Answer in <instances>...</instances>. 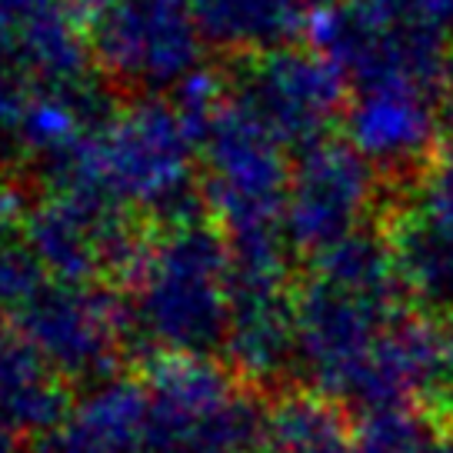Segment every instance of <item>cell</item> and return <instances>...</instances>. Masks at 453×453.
Returning a JSON list of instances; mask_svg holds the SVG:
<instances>
[{"instance_id":"cell-1","label":"cell","mask_w":453,"mask_h":453,"mask_svg":"<svg viewBox=\"0 0 453 453\" xmlns=\"http://www.w3.org/2000/svg\"><path fill=\"white\" fill-rule=\"evenodd\" d=\"M120 307L134 337L164 357H203L226 340L230 243L194 220L173 224L130 257Z\"/></svg>"},{"instance_id":"cell-2","label":"cell","mask_w":453,"mask_h":453,"mask_svg":"<svg viewBox=\"0 0 453 453\" xmlns=\"http://www.w3.org/2000/svg\"><path fill=\"white\" fill-rule=\"evenodd\" d=\"M194 143L200 137L180 107L147 100L120 117H107L54 177L107 194L117 203L150 207L167 224L194 220L200 217L190 173Z\"/></svg>"},{"instance_id":"cell-3","label":"cell","mask_w":453,"mask_h":453,"mask_svg":"<svg viewBox=\"0 0 453 453\" xmlns=\"http://www.w3.org/2000/svg\"><path fill=\"white\" fill-rule=\"evenodd\" d=\"M260 396L207 357H164L143 387L141 453H254L267 437Z\"/></svg>"},{"instance_id":"cell-4","label":"cell","mask_w":453,"mask_h":453,"mask_svg":"<svg viewBox=\"0 0 453 453\" xmlns=\"http://www.w3.org/2000/svg\"><path fill=\"white\" fill-rule=\"evenodd\" d=\"M207 207L224 224L230 250H270L287 237L290 170L283 147L241 100H224L203 130Z\"/></svg>"},{"instance_id":"cell-5","label":"cell","mask_w":453,"mask_h":453,"mask_svg":"<svg viewBox=\"0 0 453 453\" xmlns=\"http://www.w3.org/2000/svg\"><path fill=\"white\" fill-rule=\"evenodd\" d=\"M237 100L283 143L303 150L330 137L350 104V81L320 50L277 47L243 57Z\"/></svg>"},{"instance_id":"cell-6","label":"cell","mask_w":453,"mask_h":453,"mask_svg":"<svg viewBox=\"0 0 453 453\" xmlns=\"http://www.w3.org/2000/svg\"><path fill=\"white\" fill-rule=\"evenodd\" d=\"M407 307H387L380 300L343 290L311 273L297 287V357L311 390L330 400H354L357 380L367 367L370 350L383 326Z\"/></svg>"},{"instance_id":"cell-7","label":"cell","mask_w":453,"mask_h":453,"mask_svg":"<svg viewBox=\"0 0 453 453\" xmlns=\"http://www.w3.org/2000/svg\"><path fill=\"white\" fill-rule=\"evenodd\" d=\"M297 154L283 226L287 241L313 257L364 226L380 187L373 164L343 137L330 134Z\"/></svg>"},{"instance_id":"cell-8","label":"cell","mask_w":453,"mask_h":453,"mask_svg":"<svg viewBox=\"0 0 453 453\" xmlns=\"http://www.w3.org/2000/svg\"><path fill=\"white\" fill-rule=\"evenodd\" d=\"M226 347L254 383L283 377L297 357V290L283 247L230 250V320Z\"/></svg>"},{"instance_id":"cell-9","label":"cell","mask_w":453,"mask_h":453,"mask_svg":"<svg viewBox=\"0 0 453 453\" xmlns=\"http://www.w3.org/2000/svg\"><path fill=\"white\" fill-rule=\"evenodd\" d=\"M27 247L60 280H94L137 254L124 203L67 180L30 213Z\"/></svg>"},{"instance_id":"cell-10","label":"cell","mask_w":453,"mask_h":453,"mask_svg":"<svg viewBox=\"0 0 453 453\" xmlns=\"http://www.w3.org/2000/svg\"><path fill=\"white\" fill-rule=\"evenodd\" d=\"M94 47L113 77L164 87L194 73L200 27L184 0H113L94 17Z\"/></svg>"},{"instance_id":"cell-11","label":"cell","mask_w":453,"mask_h":453,"mask_svg":"<svg viewBox=\"0 0 453 453\" xmlns=\"http://www.w3.org/2000/svg\"><path fill=\"white\" fill-rule=\"evenodd\" d=\"M17 320L24 337L60 377L104 380L124 326V311L87 287V280H60L41 287Z\"/></svg>"},{"instance_id":"cell-12","label":"cell","mask_w":453,"mask_h":453,"mask_svg":"<svg viewBox=\"0 0 453 453\" xmlns=\"http://www.w3.org/2000/svg\"><path fill=\"white\" fill-rule=\"evenodd\" d=\"M437 100L413 84L354 87L347 141L380 170L387 190L411 184L437 157Z\"/></svg>"},{"instance_id":"cell-13","label":"cell","mask_w":453,"mask_h":453,"mask_svg":"<svg viewBox=\"0 0 453 453\" xmlns=\"http://www.w3.org/2000/svg\"><path fill=\"white\" fill-rule=\"evenodd\" d=\"M77 17L71 0H0V77H87V47Z\"/></svg>"},{"instance_id":"cell-14","label":"cell","mask_w":453,"mask_h":453,"mask_svg":"<svg viewBox=\"0 0 453 453\" xmlns=\"http://www.w3.org/2000/svg\"><path fill=\"white\" fill-rule=\"evenodd\" d=\"M443 360H440V326L426 313H396L377 337L354 400L360 411L394 407V403H426L440 390Z\"/></svg>"},{"instance_id":"cell-15","label":"cell","mask_w":453,"mask_h":453,"mask_svg":"<svg viewBox=\"0 0 453 453\" xmlns=\"http://www.w3.org/2000/svg\"><path fill=\"white\" fill-rule=\"evenodd\" d=\"M383 237L411 303L424 313H453V234L426 220L403 190H387L380 203Z\"/></svg>"},{"instance_id":"cell-16","label":"cell","mask_w":453,"mask_h":453,"mask_svg":"<svg viewBox=\"0 0 453 453\" xmlns=\"http://www.w3.org/2000/svg\"><path fill=\"white\" fill-rule=\"evenodd\" d=\"M141 437L143 387L100 380L94 394L34 440L30 453H141Z\"/></svg>"},{"instance_id":"cell-17","label":"cell","mask_w":453,"mask_h":453,"mask_svg":"<svg viewBox=\"0 0 453 453\" xmlns=\"http://www.w3.org/2000/svg\"><path fill=\"white\" fill-rule=\"evenodd\" d=\"M194 20L203 41L241 57L290 47L307 27L303 0H197Z\"/></svg>"},{"instance_id":"cell-18","label":"cell","mask_w":453,"mask_h":453,"mask_svg":"<svg viewBox=\"0 0 453 453\" xmlns=\"http://www.w3.org/2000/svg\"><path fill=\"white\" fill-rule=\"evenodd\" d=\"M64 417V387L27 337L0 334V424L47 430Z\"/></svg>"},{"instance_id":"cell-19","label":"cell","mask_w":453,"mask_h":453,"mask_svg":"<svg viewBox=\"0 0 453 453\" xmlns=\"http://www.w3.org/2000/svg\"><path fill=\"white\" fill-rule=\"evenodd\" d=\"M311 273L337 283L343 290L380 300L387 307H407L411 297L400 283L396 260L380 226H360L343 241L330 243L326 250L311 257Z\"/></svg>"},{"instance_id":"cell-20","label":"cell","mask_w":453,"mask_h":453,"mask_svg":"<svg viewBox=\"0 0 453 453\" xmlns=\"http://www.w3.org/2000/svg\"><path fill=\"white\" fill-rule=\"evenodd\" d=\"M267 440L277 453H357L343 403L311 387L277 400L267 417Z\"/></svg>"},{"instance_id":"cell-21","label":"cell","mask_w":453,"mask_h":453,"mask_svg":"<svg viewBox=\"0 0 453 453\" xmlns=\"http://www.w3.org/2000/svg\"><path fill=\"white\" fill-rule=\"evenodd\" d=\"M443 426L424 403L367 407L354 424L357 453H424Z\"/></svg>"},{"instance_id":"cell-22","label":"cell","mask_w":453,"mask_h":453,"mask_svg":"<svg viewBox=\"0 0 453 453\" xmlns=\"http://www.w3.org/2000/svg\"><path fill=\"white\" fill-rule=\"evenodd\" d=\"M41 287V260L30 254V247L0 241V320L20 317Z\"/></svg>"},{"instance_id":"cell-23","label":"cell","mask_w":453,"mask_h":453,"mask_svg":"<svg viewBox=\"0 0 453 453\" xmlns=\"http://www.w3.org/2000/svg\"><path fill=\"white\" fill-rule=\"evenodd\" d=\"M447 324L440 326V360H443V377H440V394L453 403V313L443 317Z\"/></svg>"},{"instance_id":"cell-24","label":"cell","mask_w":453,"mask_h":453,"mask_svg":"<svg viewBox=\"0 0 453 453\" xmlns=\"http://www.w3.org/2000/svg\"><path fill=\"white\" fill-rule=\"evenodd\" d=\"M420 17H426L434 27H440L453 41V0H413Z\"/></svg>"},{"instance_id":"cell-25","label":"cell","mask_w":453,"mask_h":453,"mask_svg":"<svg viewBox=\"0 0 453 453\" xmlns=\"http://www.w3.org/2000/svg\"><path fill=\"white\" fill-rule=\"evenodd\" d=\"M113 0H71V7L77 11L81 17H87V20H94V17H100L107 7H111Z\"/></svg>"},{"instance_id":"cell-26","label":"cell","mask_w":453,"mask_h":453,"mask_svg":"<svg viewBox=\"0 0 453 453\" xmlns=\"http://www.w3.org/2000/svg\"><path fill=\"white\" fill-rule=\"evenodd\" d=\"M11 220H14V197L7 190H0V234L11 226Z\"/></svg>"},{"instance_id":"cell-27","label":"cell","mask_w":453,"mask_h":453,"mask_svg":"<svg viewBox=\"0 0 453 453\" xmlns=\"http://www.w3.org/2000/svg\"><path fill=\"white\" fill-rule=\"evenodd\" d=\"M424 453H453V430H440Z\"/></svg>"},{"instance_id":"cell-28","label":"cell","mask_w":453,"mask_h":453,"mask_svg":"<svg viewBox=\"0 0 453 453\" xmlns=\"http://www.w3.org/2000/svg\"><path fill=\"white\" fill-rule=\"evenodd\" d=\"M0 453H17V430L0 424Z\"/></svg>"},{"instance_id":"cell-29","label":"cell","mask_w":453,"mask_h":453,"mask_svg":"<svg viewBox=\"0 0 453 453\" xmlns=\"http://www.w3.org/2000/svg\"><path fill=\"white\" fill-rule=\"evenodd\" d=\"M447 134H450V141H453V94L447 97Z\"/></svg>"},{"instance_id":"cell-30","label":"cell","mask_w":453,"mask_h":453,"mask_svg":"<svg viewBox=\"0 0 453 453\" xmlns=\"http://www.w3.org/2000/svg\"><path fill=\"white\" fill-rule=\"evenodd\" d=\"M303 4H311V7L320 11V7H330V4H340V0H303Z\"/></svg>"},{"instance_id":"cell-31","label":"cell","mask_w":453,"mask_h":453,"mask_svg":"<svg viewBox=\"0 0 453 453\" xmlns=\"http://www.w3.org/2000/svg\"><path fill=\"white\" fill-rule=\"evenodd\" d=\"M254 453H277V447H273V443L267 440V443H260V447H257Z\"/></svg>"}]
</instances>
